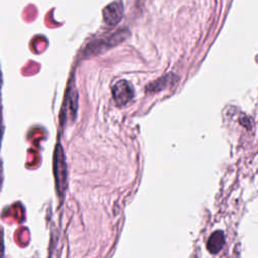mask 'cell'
Masks as SVG:
<instances>
[{
  "label": "cell",
  "mask_w": 258,
  "mask_h": 258,
  "mask_svg": "<svg viewBox=\"0 0 258 258\" xmlns=\"http://www.w3.org/2000/svg\"><path fill=\"white\" fill-rule=\"evenodd\" d=\"M134 96V91L132 86L129 82L125 80H121L118 83H116L113 87V98L117 105L124 106Z\"/></svg>",
  "instance_id": "obj_2"
},
{
  "label": "cell",
  "mask_w": 258,
  "mask_h": 258,
  "mask_svg": "<svg viewBox=\"0 0 258 258\" xmlns=\"http://www.w3.org/2000/svg\"><path fill=\"white\" fill-rule=\"evenodd\" d=\"M55 180L58 195L61 196L66 188V164L63 161V155L61 147L58 146L55 151Z\"/></svg>",
  "instance_id": "obj_3"
},
{
  "label": "cell",
  "mask_w": 258,
  "mask_h": 258,
  "mask_svg": "<svg viewBox=\"0 0 258 258\" xmlns=\"http://www.w3.org/2000/svg\"><path fill=\"white\" fill-rule=\"evenodd\" d=\"M225 244V236L222 231L214 232L208 242H207V249L212 254H217Z\"/></svg>",
  "instance_id": "obj_5"
},
{
  "label": "cell",
  "mask_w": 258,
  "mask_h": 258,
  "mask_svg": "<svg viewBox=\"0 0 258 258\" xmlns=\"http://www.w3.org/2000/svg\"><path fill=\"white\" fill-rule=\"evenodd\" d=\"M3 177V174H2V165H1V162H0V187H1V183H2V178Z\"/></svg>",
  "instance_id": "obj_7"
},
{
  "label": "cell",
  "mask_w": 258,
  "mask_h": 258,
  "mask_svg": "<svg viewBox=\"0 0 258 258\" xmlns=\"http://www.w3.org/2000/svg\"><path fill=\"white\" fill-rule=\"evenodd\" d=\"M123 4L121 1H114L104 8V20L109 25H116L123 16Z\"/></svg>",
  "instance_id": "obj_4"
},
{
  "label": "cell",
  "mask_w": 258,
  "mask_h": 258,
  "mask_svg": "<svg viewBox=\"0 0 258 258\" xmlns=\"http://www.w3.org/2000/svg\"><path fill=\"white\" fill-rule=\"evenodd\" d=\"M127 31H117L116 33L112 34L109 37H106L104 39H98L92 43H90L86 49V53L88 55L91 54H97L101 53L110 47L117 45L121 41H123L127 37Z\"/></svg>",
  "instance_id": "obj_1"
},
{
  "label": "cell",
  "mask_w": 258,
  "mask_h": 258,
  "mask_svg": "<svg viewBox=\"0 0 258 258\" xmlns=\"http://www.w3.org/2000/svg\"><path fill=\"white\" fill-rule=\"evenodd\" d=\"M175 82H176L175 76L169 74V75H166V76L158 79L157 81L153 82L152 84H150L147 88V91L157 92V91H160V90H164V89L168 88L170 85L174 84Z\"/></svg>",
  "instance_id": "obj_6"
}]
</instances>
